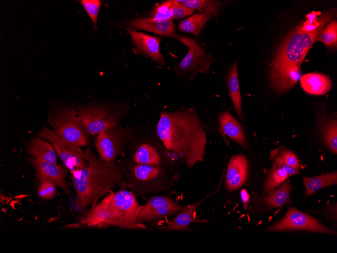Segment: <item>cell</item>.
<instances>
[{
  "label": "cell",
  "instance_id": "8992f818",
  "mask_svg": "<svg viewBox=\"0 0 337 253\" xmlns=\"http://www.w3.org/2000/svg\"><path fill=\"white\" fill-rule=\"evenodd\" d=\"M48 122L60 137L78 146L87 145L90 134L86 130L73 107H62L49 114Z\"/></svg>",
  "mask_w": 337,
  "mask_h": 253
},
{
  "label": "cell",
  "instance_id": "3957f363",
  "mask_svg": "<svg viewBox=\"0 0 337 253\" xmlns=\"http://www.w3.org/2000/svg\"><path fill=\"white\" fill-rule=\"evenodd\" d=\"M141 205L133 192L121 188L113 191L84 215L78 227L103 228L115 226L124 229H146V226L137 221Z\"/></svg>",
  "mask_w": 337,
  "mask_h": 253
},
{
  "label": "cell",
  "instance_id": "836d02e7",
  "mask_svg": "<svg viewBox=\"0 0 337 253\" xmlns=\"http://www.w3.org/2000/svg\"><path fill=\"white\" fill-rule=\"evenodd\" d=\"M38 195L44 199H51L57 194L56 186L46 180H40L37 189Z\"/></svg>",
  "mask_w": 337,
  "mask_h": 253
},
{
  "label": "cell",
  "instance_id": "4fadbf2b",
  "mask_svg": "<svg viewBox=\"0 0 337 253\" xmlns=\"http://www.w3.org/2000/svg\"><path fill=\"white\" fill-rule=\"evenodd\" d=\"M302 76L300 65H284L272 67L270 84L273 91L282 93L294 86Z\"/></svg>",
  "mask_w": 337,
  "mask_h": 253
},
{
  "label": "cell",
  "instance_id": "d590c367",
  "mask_svg": "<svg viewBox=\"0 0 337 253\" xmlns=\"http://www.w3.org/2000/svg\"><path fill=\"white\" fill-rule=\"evenodd\" d=\"M241 196L244 207L246 208L249 201V195L247 193L246 190L243 189L241 192Z\"/></svg>",
  "mask_w": 337,
  "mask_h": 253
},
{
  "label": "cell",
  "instance_id": "44dd1931",
  "mask_svg": "<svg viewBox=\"0 0 337 253\" xmlns=\"http://www.w3.org/2000/svg\"><path fill=\"white\" fill-rule=\"evenodd\" d=\"M204 200V199H203L198 203L188 206L181 211L172 221L168 222L165 226L159 227L157 229L190 231V230L188 226L191 223H208L209 222L206 220L199 219L193 217V213L195 209Z\"/></svg>",
  "mask_w": 337,
  "mask_h": 253
},
{
  "label": "cell",
  "instance_id": "2e32d148",
  "mask_svg": "<svg viewBox=\"0 0 337 253\" xmlns=\"http://www.w3.org/2000/svg\"><path fill=\"white\" fill-rule=\"evenodd\" d=\"M129 33L133 44L141 53L149 57L160 65L164 64L159 49L160 38L132 29L129 30Z\"/></svg>",
  "mask_w": 337,
  "mask_h": 253
},
{
  "label": "cell",
  "instance_id": "7c38bea8",
  "mask_svg": "<svg viewBox=\"0 0 337 253\" xmlns=\"http://www.w3.org/2000/svg\"><path fill=\"white\" fill-rule=\"evenodd\" d=\"M188 206H183L168 196H156L149 198L139 210V223L151 221L180 213Z\"/></svg>",
  "mask_w": 337,
  "mask_h": 253
},
{
  "label": "cell",
  "instance_id": "5b68a950",
  "mask_svg": "<svg viewBox=\"0 0 337 253\" xmlns=\"http://www.w3.org/2000/svg\"><path fill=\"white\" fill-rule=\"evenodd\" d=\"M126 172L125 179L129 187L138 196L165 189L172 180L168 179L164 168L160 166L134 162Z\"/></svg>",
  "mask_w": 337,
  "mask_h": 253
},
{
  "label": "cell",
  "instance_id": "f1b7e54d",
  "mask_svg": "<svg viewBox=\"0 0 337 253\" xmlns=\"http://www.w3.org/2000/svg\"><path fill=\"white\" fill-rule=\"evenodd\" d=\"M324 141L333 154L337 153V122L336 119L330 120L325 125L323 130Z\"/></svg>",
  "mask_w": 337,
  "mask_h": 253
},
{
  "label": "cell",
  "instance_id": "603a6c76",
  "mask_svg": "<svg viewBox=\"0 0 337 253\" xmlns=\"http://www.w3.org/2000/svg\"><path fill=\"white\" fill-rule=\"evenodd\" d=\"M219 8L207 9L203 14H195L185 19L179 23V30L198 36L206 23L212 16L217 15Z\"/></svg>",
  "mask_w": 337,
  "mask_h": 253
},
{
  "label": "cell",
  "instance_id": "6da1fadb",
  "mask_svg": "<svg viewBox=\"0 0 337 253\" xmlns=\"http://www.w3.org/2000/svg\"><path fill=\"white\" fill-rule=\"evenodd\" d=\"M156 133L166 149L178 155L188 168L204 161L206 132L193 108L172 113L161 112Z\"/></svg>",
  "mask_w": 337,
  "mask_h": 253
},
{
  "label": "cell",
  "instance_id": "5bb4252c",
  "mask_svg": "<svg viewBox=\"0 0 337 253\" xmlns=\"http://www.w3.org/2000/svg\"><path fill=\"white\" fill-rule=\"evenodd\" d=\"M30 161L39 180H48L61 188L68 195H70V189L66 182V167L40 159L30 158Z\"/></svg>",
  "mask_w": 337,
  "mask_h": 253
},
{
  "label": "cell",
  "instance_id": "83f0119b",
  "mask_svg": "<svg viewBox=\"0 0 337 253\" xmlns=\"http://www.w3.org/2000/svg\"><path fill=\"white\" fill-rule=\"evenodd\" d=\"M326 46L334 47L337 44V22L333 20L326 24L317 36V40Z\"/></svg>",
  "mask_w": 337,
  "mask_h": 253
},
{
  "label": "cell",
  "instance_id": "d4e9b609",
  "mask_svg": "<svg viewBox=\"0 0 337 253\" xmlns=\"http://www.w3.org/2000/svg\"><path fill=\"white\" fill-rule=\"evenodd\" d=\"M229 95L239 117L243 119L242 98L238 76L237 62L235 61L232 65L227 78Z\"/></svg>",
  "mask_w": 337,
  "mask_h": 253
},
{
  "label": "cell",
  "instance_id": "30bf717a",
  "mask_svg": "<svg viewBox=\"0 0 337 253\" xmlns=\"http://www.w3.org/2000/svg\"><path fill=\"white\" fill-rule=\"evenodd\" d=\"M38 136L51 143L65 167L71 171L87 166L88 163L84 159V153L80 146L63 139L45 126L38 133Z\"/></svg>",
  "mask_w": 337,
  "mask_h": 253
},
{
  "label": "cell",
  "instance_id": "9c48e42d",
  "mask_svg": "<svg viewBox=\"0 0 337 253\" xmlns=\"http://www.w3.org/2000/svg\"><path fill=\"white\" fill-rule=\"evenodd\" d=\"M172 37L181 41L188 48V52L183 60L175 67L176 73L182 77L187 73L190 74L189 79L193 80L198 73L203 74L209 71L213 59L208 55L195 40L176 34Z\"/></svg>",
  "mask_w": 337,
  "mask_h": 253
},
{
  "label": "cell",
  "instance_id": "ac0fdd59",
  "mask_svg": "<svg viewBox=\"0 0 337 253\" xmlns=\"http://www.w3.org/2000/svg\"><path fill=\"white\" fill-rule=\"evenodd\" d=\"M133 28L144 30L164 36L172 37L175 27L172 19L159 20L150 18H135L130 22Z\"/></svg>",
  "mask_w": 337,
  "mask_h": 253
},
{
  "label": "cell",
  "instance_id": "cb8c5ba5",
  "mask_svg": "<svg viewBox=\"0 0 337 253\" xmlns=\"http://www.w3.org/2000/svg\"><path fill=\"white\" fill-rule=\"evenodd\" d=\"M27 151L34 159L55 164L57 163L56 151L53 146L43 139L38 138L30 140L28 144Z\"/></svg>",
  "mask_w": 337,
  "mask_h": 253
},
{
  "label": "cell",
  "instance_id": "8d00e7d4",
  "mask_svg": "<svg viewBox=\"0 0 337 253\" xmlns=\"http://www.w3.org/2000/svg\"><path fill=\"white\" fill-rule=\"evenodd\" d=\"M1 204H2L3 203H4V201L6 200L4 196L3 195L2 191H1Z\"/></svg>",
  "mask_w": 337,
  "mask_h": 253
},
{
  "label": "cell",
  "instance_id": "277c9868",
  "mask_svg": "<svg viewBox=\"0 0 337 253\" xmlns=\"http://www.w3.org/2000/svg\"><path fill=\"white\" fill-rule=\"evenodd\" d=\"M328 11L318 19L314 14L292 32L278 48L272 67L284 65H301L308 52L317 40L319 33L333 17Z\"/></svg>",
  "mask_w": 337,
  "mask_h": 253
},
{
  "label": "cell",
  "instance_id": "4316f807",
  "mask_svg": "<svg viewBox=\"0 0 337 253\" xmlns=\"http://www.w3.org/2000/svg\"><path fill=\"white\" fill-rule=\"evenodd\" d=\"M134 162L152 166H160L161 159L156 148L150 144H141L133 156Z\"/></svg>",
  "mask_w": 337,
  "mask_h": 253
},
{
  "label": "cell",
  "instance_id": "e0dca14e",
  "mask_svg": "<svg viewBox=\"0 0 337 253\" xmlns=\"http://www.w3.org/2000/svg\"><path fill=\"white\" fill-rule=\"evenodd\" d=\"M292 188L290 180H287L278 189L271 191L268 196L257 197L254 200V203L260 210L263 211H269L286 204H290L292 202L290 194Z\"/></svg>",
  "mask_w": 337,
  "mask_h": 253
},
{
  "label": "cell",
  "instance_id": "52a82bcc",
  "mask_svg": "<svg viewBox=\"0 0 337 253\" xmlns=\"http://www.w3.org/2000/svg\"><path fill=\"white\" fill-rule=\"evenodd\" d=\"M133 136L132 129L120 125L98 133L94 139V144L101 160L107 163L114 162Z\"/></svg>",
  "mask_w": 337,
  "mask_h": 253
},
{
  "label": "cell",
  "instance_id": "4dcf8cb0",
  "mask_svg": "<svg viewBox=\"0 0 337 253\" xmlns=\"http://www.w3.org/2000/svg\"><path fill=\"white\" fill-rule=\"evenodd\" d=\"M79 3L82 5L92 22L94 30L97 28V17L100 7L103 3L100 0H80Z\"/></svg>",
  "mask_w": 337,
  "mask_h": 253
},
{
  "label": "cell",
  "instance_id": "ffe728a7",
  "mask_svg": "<svg viewBox=\"0 0 337 253\" xmlns=\"http://www.w3.org/2000/svg\"><path fill=\"white\" fill-rule=\"evenodd\" d=\"M221 131L243 148L248 147L243 128L239 122L229 112L220 113L219 116Z\"/></svg>",
  "mask_w": 337,
  "mask_h": 253
},
{
  "label": "cell",
  "instance_id": "8fae6325",
  "mask_svg": "<svg viewBox=\"0 0 337 253\" xmlns=\"http://www.w3.org/2000/svg\"><path fill=\"white\" fill-rule=\"evenodd\" d=\"M270 232L286 230H304L336 235V233L324 226L314 217L295 208H290L285 216L269 227Z\"/></svg>",
  "mask_w": 337,
  "mask_h": 253
},
{
  "label": "cell",
  "instance_id": "d6a6232c",
  "mask_svg": "<svg viewBox=\"0 0 337 253\" xmlns=\"http://www.w3.org/2000/svg\"><path fill=\"white\" fill-rule=\"evenodd\" d=\"M174 0L167 1L157 6L151 13L152 17L159 20L172 19Z\"/></svg>",
  "mask_w": 337,
  "mask_h": 253
},
{
  "label": "cell",
  "instance_id": "ba28073f",
  "mask_svg": "<svg viewBox=\"0 0 337 253\" xmlns=\"http://www.w3.org/2000/svg\"><path fill=\"white\" fill-rule=\"evenodd\" d=\"M104 106H90L77 108L78 116L88 132L92 135L120 125L125 111Z\"/></svg>",
  "mask_w": 337,
  "mask_h": 253
},
{
  "label": "cell",
  "instance_id": "d6986e66",
  "mask_svg": "<svg viewBox=\"0 0 337 253\" xmlns=\"http://www.w3.org/2000/svg\"><path fill=\"white\" fill-rule=\"evenodd\" d=\"M300 85L308 93L313 95H323L330 91L332 82L330 78L319 73H309L301 76Z\"/></svg>",
  "mask_w": 337,
  "mask_h": 253
},
{
  "label": "cell",
  "instance_id": "1f68e13d",
  "mask_svg": "<svg viewBox=\"0 0 337 253\" xmlns=\"http://www.w3.org/2000/svg\"><path fill=\"white\" fill-rule=\"evenodd\" d=\"M272 151L287 165L299 169L301 167L300 161L296 155L286 147L280 146Z\"/></svg>",
  "mask_w": 337,
  "mask_h": 253
},
{
  "label": "cell",
  "instance_id": "484cf974",
  "mask_svg": "<svg viewBox=\"0 0 337 253\" xmlns=\"http://www.w3.org/2000/svg\"><path fill=\"white\" fill-rule=\"evenodd\" d=\"M305 196L308 197L324 187L336 184L337 172L328 173L314 177H303Z\"/></svg>",
  "mask_w": 337,
  "mask_h": 253
},
{
  "label": "cell",
  "instance_id": "7402d4cb",
  "mask_svg": "<svg viewBox=\"0 0 337 253\" xmlns=\"http://www.w3.org/2000/svg\"><path fill=\"white\" fill-rule=\"evenodd\" d=\"M269 159L272 161V164L264 183L263 189L264 195L274 190L289 176L287 170L276 157L270 155Z\"/></svg>",
  "mask_w": 337,
  "mask_h": 253
},
{
  "label": "cell",
  "instance_id": "e575fe53",
  "mask_svg": "<svg viewBox=\"0 0 337 253\" xmlns=\"http://www.w3.org/2000/svg\"><path fill=\"white\" fill-rule=\"evenodd\" d=\"M173 19H180L193 14L194 10L187 9L181 5L178 1H174L171 9Z\"/></svg>",
  "mask_w": 337,
  "mask_h": 253
},
{
  "label": "cell",
  "instance_id": "7a4b0ae2",
  "mask_svg": "<svg viewBox=\"0 0 337 253\" xmlns=\"http://www.w3.org/2000/svg\"><path fill=\"white\" fill-rule=\"evenodd\" d=\"M88 165L71 171L79 209L95 206L99 199L117 187H129L120 165L98 160L89 146L83 154Z\"/></svg>",
  "mask_w": 337,
  "mask_h": 253
},
{
  "label": "cell",
  "instance_id": "9a60e30c",
  "mask_svg": "<svg viewBox=\"0 0 337 253\" xmlns=\"http://www.w3.org/2000/svg\"><path fill=\"white\" fill-rule=\"evenodd\" d=\"M248 172V163L243 154L232 156L229 162L225 178V186L229 190L240 188L245 182Z\"/></svg>",
  "mask_w": 337,
  "mask_h": 253
},
{
  "label": "cell",
  "instance_id": "f546056e",
  "mask_svg": "<svg viewBox=\"0 0 337 253\" xmlns=\"http://www.w3.org/2000/svg\"><path fill=\"white\" fill-rule=\"evenodd\" d=\"M178 2L186 8L195 11L197 10L201 13L207 9L220 8V2L208 0H185Z\"/></svg>",
  "mask_w": 337,
  "mask_h": 253
}]
</instances>
